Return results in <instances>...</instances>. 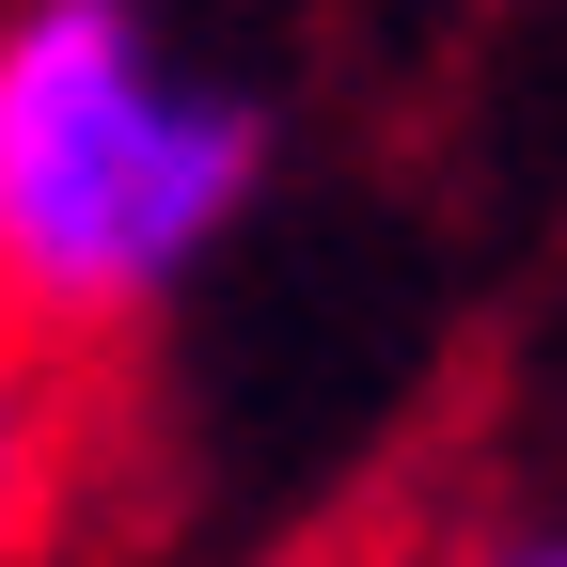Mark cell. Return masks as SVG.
I'll return each instance as SVG.
<instances>
[{"label":"cell","instance_id":"cell-2","mask_svg":"<svg viewBox=\"0 0 567 567\" xmlns=\"http://www.w3.org/2000/svg\"><path fill=\"white\" fill-rule=\"evenodd\" d=\"M111 505V363H63L0 316V567H63Z\"/></svg>","mask_w":567,"mask_h":567},{"label":"cell","instance_id":"cell-3","mask_svg":"<svg viewBox=\"0 0 567 567\" xmlns=\"http://www.w3.org/2000/svg\"><path fill=\"white\" fill-rule=\"evenodd\" d=\"M410 567H567V488H536V505H488L457 536H425Z\"/></svg>","mask_w":567,"mask_h":567},{"label":"cell","instance_id":"cell-1","mask_svg":"<svg viewBox=\"0 0 567 567\" xmlns=\"http://www.w3.org/2000/svg\"><path fill=\"white\" fill-rule=\"evenodd\" d=\"M284 126L158 0H0V316L126 363L252 237Z\"/></svg>","mask_w":567,"mask_h":567}]
</instances>
